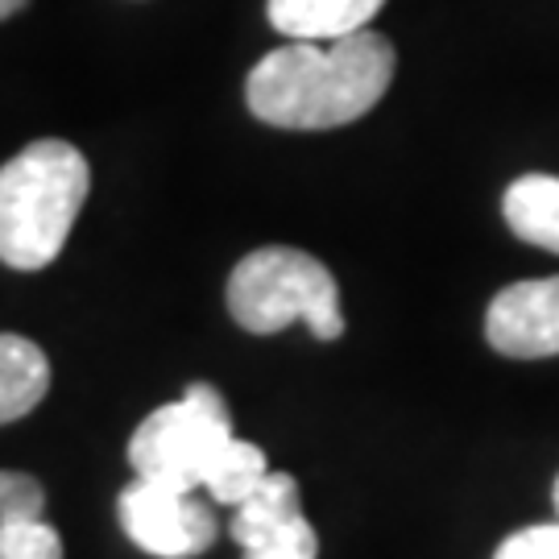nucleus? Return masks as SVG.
Instances as JSON below:
<instances>
[{
	"mask_svg": "<svg viewBox=\"0 0 559 559\" xmlns=\"http://www.w3.org/2000/svg\"><path fill=\"white\" fill-rule=\"evenodd\" d=\"M394 67V46L373 29L332 41H286L249 71L245 100L274 129H340L385 96Z\"/></svg>",
	"mask_w": 559,
	"mask_h": 559,
	"instance_id": "nucleus-1",
	"label": "nucleus"
},
{
	"mask_svg": "<svg viewBox=\"0 0 559 559\" xmlns=\"http://www.w3.org/2000/svg\"><path fill=\"white\" fill-rule=\"evenodd\" d=\"M129 464L145 480L207 489L212 501L233 510L253 498L261 480L270 477L265 452L233 431L228 402L207 381H191L179 402H166L154 415H145L129 440Z\"/></svg>",
	"mask_w": 559,
	"mask_h": 559,
	"instance_id": "nucleus-2",
	"label": "nucleus"
},
{
	"mask_svg": "<svg viewBox=\"0 0 559 559\" xmlns=\"http://www.w3.org/2000/svg\"><path fill=\"white\" fill-rule=\"evenodd\" d=\"M92 187L87 158L71 141H34L0 166V261L46 270L62 253Z\"/></svg>",
	"mask_w": 559,
	"mask_h": 559,
	"instance_id": "nucleus-3",
	"label": "nucleus"
},
{
	"mask_svg": "<svg viewBox=\"0 0 559 559\" xmlns=\"http://www.w3.org/2000/svg\"><path fill=\"white\" fill-rule=\"evenodd\" d=\"M228 311L253 336H274L290 323H307L316 340L344 336L340 286L320 258L265 245L237 261L228 278Z\"/></svg>",
	"mask_w": 559,
	"mask_h": 559,
	"instance_id": "nucleus-4",
	"label": "nucleus"
},
{
	"mask_svg": "<svg viewBox=\"0 0 559 559\" xmlns=\"http://www.w3.org/2000/svg\"><path fill=\"white\" fill-rule=\"evenodd\" d=\"M117 514L120 531L138 543L145 556L158 559L203 556L221 535V522L195 498V489H179L166 480L138 477L133 485H124L117 498Z\"/></svg>",
	"mask_w": 559,
	"mask_h": 559,
	"instance_id": "nucleus-5",
	"label": "nucleus"
},
{
	"mask_svg": "<svg viewBox=\"0 0 559 559\" xmlns=\"http://www.w3.org/2000/svg\"><path fill=\"white\" fill-rule=\"evenodd\" d=\"M228 535L240 543V559H316L320 535L302 519L299 480L270 473L249 501H240Z\"/></svg>",
	"mask_w": 559,
	"mask_h": 559,
	"instance_id": "nucleus-6",
	"label": "nucleus"
},
{
	"mask_svg": "<svg viewBox=\"0 0 559 559\" xmlns=\"http://www.w3.org/2000/svg\"><path fill=\"white\" fill-rule=\"evenodd\" d=\"M485 336L501 357H559V274L510 282L498 290L485 316Z\"/></svg>",
	"mask_w": 559,
	"mask_h": 559,
	"instance_id": "nucleus-7",
	"label": "nucleus"
},
{
	"mask_svg": "<svg viewBox=\"0 0 559 559\" xmlns=\"http://www.w3.org/2000/svg\"><path fill=\"white\" fill-rule=\"evenodd\" d=\"M385 0H270V25L290 41H332L369 29Z\"/></svg>",
	"mask_w": 559,
	"mask_h": 559,
	"instance_id": "nucleus-8",
	"label": "nucleus"
},
{
	"mask_svg": "<svg viewBox=\"0 0 559 559\" xmlns=\"http://www.w3.org/2000/svg\"><path fill=\"white\" fill-rule=\"evenodd\" d=\"M510 233L535 249L559 253V179L556 175H522L501 200Z\"/></svg>",
	"mask_w": 559,
	"mask_h": 559,
	"instance_id": "nucleus-9",
	"label": "nucleus"
},
{
	"mask_svg": "<svg viewBox=\"0 0 559 559\" xmlns=\"http://www.w3.org/2000/svg\"><path fill=\"white\" fill-rule=\"evenodd\" d=\"M50 390V360L34 340L0 332V423L29 415Z\"/></svg>",
	"mask_w": 559,
	"mask_h": 559,
	"instance_id": "nucleus-10",
	"label": "nucleus"
},
{
	"mask_svg": "<svg viewBox=\"0 0 559 559\" xmlns=\"http://www.w3.org/2000/svg\"><path fill=\"white\" fill-rule=\"evenodd\" d=\"M0 559H62V535L46 519L0 522Z\"/></svg>",
	"mask_w": 559,
	"mask_h": 559,
	"instance_id": "nucleus-11",
	"label": "nucleus"
},
{
	"mask_svg": "<svg viewBox=\"0 0 559 559\" xmlns=\"http://www.w3.org/2000/svg\"><path fill=\"white\" fill-rule=\"evenodd\" d=\"M46 510V493L29 473H0V522H34Z\"/></svg>",
	"mask_w": 559,
	"mask_h": 559,
	"instance_id": "nucleus-12",
	"label": "nucleus"
},
{
	"mask_svg": "<svg viewBox=\"0 0 559 559\" xmlns=\"http://www.w3.org/2000/svg\"><path fill=\"white\" fill-rule=\"evenodd\" d=\"M493 559H559V522H543V526L514 531V535L498 547Z\"/></svg>",
	"mask_w": 559,
	"mask_h": 559,
	"instance_id": "nucleus-13",
	"label": "nucleus"
},
{
	"mask_svg": "<svg viewBox=\"0 0 559 559\" xmlns=\"http://www.w3.org/2000/svg\"><path fill=\"white\" fill-rule=\"evenodd\" d=\"M25 4H29V0H0V21H4V17H13V13H21Z\"/></svg>",
	"mask_w": 559,
	"mask_h": 559,
	"instance_id": "nucleus-14",
	"label": "nucleus"
},
{
	"mask_svg": "<svg viewBox=\"0 0 559 559\" xmlns=\"http://www.w3.org/2000/svg\"><path fill=\"white\" fill-rule=\"evenodd\" d=\"M556 514H559V480H556Z\"/></svg>",
	"mask_w": 559,
	"mask_h": 559,
	"instance_id": "nucleus-15",
	"label": "nucleus"
}]
</instances>
